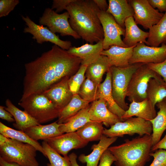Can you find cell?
I'll list each match as a JSON object with an SVG mask.
<instances>
[{
  "label": "cell",
  "mask_w": 166,
  "mask_h": 166,
  "mask_svg": "<svg viewBox=\"0 0 166 166\" xmlns=\"http://www.w3.org/2000/svg\"><path fill=\"white\" fill-rule=\"evenodd\" d=\"M89 113L90 121L102 122L107 127L124 121L109 110L106 101L101 98L92 102Z\"/></svg>",
  "instance_id": "cell-16"
},
{
  "label": "cell",
  "mask_w": 166,
  "mask_h": 166,
  "mask_svg": "<svg viewBox=\"0 0 166 166\" xmlns=\"http://www.w3.org/2000/svg\"><path fill=\"white\" fill-rule=\"evenodd\" d=\"M0 166H20L18 164L14 163L7 162L0 157Z\"/></svg>",
  "instance_id": "cell-47"
},
{
  "label": "cell",
  "mask_w": 166,
  "mask_h": 166,
  "mask_svg": "<svg viewBox=\"0 0 166 166\" xmlns=\"http://www.w3.org/2000/svg\"><path fill=\"white\" fill-rule=\"evenodd\" d=\"M27 26L24 29V32L28 33L33 36L32 38L36 40L38 44L49 42L56 45L61 49L68 50L72 47L70 41L61 40L59 36L51 32L47 27L36 24L28 16H22Z\"/></svg>",
  "instance_id": "cell-12"
},
{
  "label": "cell",
  "mask_w": 166,
  "mask_h": 166,
  "mask_svg": "<svg viewBox=\"0 0 166 166\" xmlns=\"http://www.w3.org/2000/svg\"><path fill=\"white\" fill-rule=\"evenodd\" d=\"M152 127L150 121L138 117H131L124 121L119 122L105 128L103 135L109 137H123L124 135L133 136L135 134L142 136L152 135Z\"/></svg>",
  "instance_id": "cell-8"
},
{
  "label": "cell",
  "mask_w": 166,
  "mask_h": 166,
  "mask_svg": "<svg viewBox=\"0 0 166 166\" xmlns=\"http://www.w3.org/2000/svg\"><path fill=\"white\" fill-rule=\"evenodd\" d=\"M8 138L6 137L2 134H0V145L5 143L7 140Z\"/></svg>",
  "instance_id": "cell-48"
},
{
  "label": "cell",
  "mask_w": 166,
  "mask_h": 166,
  "mask_svg": "<svg viewBox=\"0 0 166 166\" xmlns=\"http://www.w3.org/2000/svg\"><path fill=\"white\" fill-rule=\"evenodd\" d=\"M111 67L108 57L101 55L88 66L85 75L86 78L90 79L98 86L101 83L104 73L107 72Z\"/></svg>",
  "instance_id": "cell-27"
},
{
  "label": "cell",
  "mask_w": 166,
  "mask_h": 166,
  "mask_svg": "<svg viewBox=\"0 0 166 166\" xmlns=\"http://www.w3.org/2000/svg\"><path fill=\"white\" fill-rule=\"evenodd\" d=\"M0 133L6 137L23 143L30 144L46 157L42 146L38 141L28 136L23 131L13 129L0 122Z\"/></svg>",
  "instance_id": "cell-32"
},
{
  "label": "cell",
  "mask_w": 166,
  "mask_h": 166,
  "mask_svg": "<svg viewBox=\"0 0 166 166\" xmlns=\"http://www.w3.org/2000/svg\"><path fill=\"white\" fill-rule=\"evenodd\" d=\"M93 1L100 10L106 11L109 4L106 0H93Z\"/></svg>",
  "instance_id": "cell-45"
},
{
  "label": "cell",
  "mask_w": 166,
  "mask_h": 166,
  "mask_svg": "<svg viewBox=\"0 0 166 166\" xmlns=\"http://www.w3.org/2000/svg\"><path fill=\"white\" fill-rule=\"evenodd\" d=\"M104 129L102 123L90 121L76 132L82 140L89 142L100 140L103 135Z\"/></svg>",
  "instance_id": "cell-30"
},
{
  "label": "cell",
  "mask_w": 166,
  "mask_h": 166,
  "mask_svg": "<svg viewBox=\"0 0 166 166\" xmlns=\"http://www.w3.org/2000/svg\"><path fill=\"white\" fill-rule=\"evenodd\" d=\"M78 94L83 100L92 102L99 99L98 86L90 79L86 78L80 89Z\"/></svg>",
  "instance_id": "cell-34"
},
{
  "label": "cell",
  "mask_w": 166,
  "mask_h": 166,
  "mask_svg": "<svg viewBox=\"0 0 166 166\" xmlns=\"http://www.w3.org/2000/svg\"><path fill=\"white\" fill-rule=\"evenodd\" d=\"M70 18L67 11L58 14L51 8L45 9L42 16L40 18V25L47 26L53 33H57L62 36H70L74 39H80L81 37L72 29L69 20Z\"/></svg>",
  "instance_id": "cell-9"
},
{
  "label": "cell",
  "mask_w": 166,
  "mask_h": 166,
  "mask_svg": "<svg viewBox=\"0 0 166 166\" xmlns=\"http://www.w3.org/2000/svg\"><path fill=\"white\" fill-rule=\"evenodd\" d=\"M166 60V44L160 47L148 46L142 42L138 43L134 48L129 64L159 63Z\"/></svg>",
  "instance_id": "cell-13"
},
{
  "label": "cell",
  "mask_w": 166,
  "mask_h": 166,
  "mask_svg": "<svg viewBox=\"0 0 166 166\" xmlns=\"http://www.w3.org/2000/svg\"><path fill=\"white\" fill-rule=\"evenodd\" d=\"M153 8H157L159 12H166V0H148Z\"/></svg>",
  "instance_id": "cell-42"
},
{
  "label": "cell",
  "mask_w": 166,
  "mask_h": 166,
  "mask_svg": "<svg viewBox=\"0 0 166 166\" xmlns=\"http://www.w3.org/2000/svg\"><path fill=\"white\" fill-rule=\"evenodd\" d=\"M124 141L108 149L116 159V166H144L150 160L152 135L126 139Z\"/></svg>",
  "instance_id": "cell-3"
},
{
  "label": "cell",
  "mask_w": 166,
  "mask_h": 166,
  "mask_svg": "<svg viewBox=\"0 0 166 166\" xmlns=\"http://www.w3.org/2000/svg\"><path fill=\"white\" fill-rule=\"evenodd\" d=\"M156 115L155 108L146 98L141 101H133L131 102L128 109L122 117L121 119L124 121L128 118L136 116L150 121L154 119Z\"/></svg>",
  "instance_id": "cell-18"
},
{
  "label": "cell",
  "mask_w": 166,
  "mask_h": 166,
  "mask_svg": "<svg viewBox=\"0 0 166 166\" xmlns=\"http://www.w3.org/2000/svg\"><path fill=\"white\" fill-rule=\"evenodd\" d=\"M98 16L104 32L103 50H107L112 45L127 47L121 37V35L124 36L125 29L116 22L113 16L106 11L100 10Z\"/></svg>",
  "instance_id": "cell-10"
},
{
  "label": "cell",
  "mask_w": 166,
  "mask_h": 166,
  "mask_svg": "<svg viewBox=\"0 0 166 166\" xmlns=\"http://www.w3.org/2000/svg\"><path fill=\"white\" fill-rule=\"evenodd\" d=\"M73 0H53L51 9H56V12L58 13L65 10Z\"/></svg>",
  "instance_id": "cell-41"
},
{
  "label": "cell",
  "mask_w": 166,
  "mask_h": 166,
  "mask_svg": "<svg viewBox=\"0 0 166 166\" xmlns=\"http://www.w3.org/2000/svg\"><path fill=\"white\" fill-rule=\"evenodd\" d=\"M125 34L123 41L127 47L142 42L147 45L146 39L149 33L140 29L135 22L133 17L127 18L124 22Z\"/></svg>",
  "instance_id": "cell-21"
},
{
  "label": "cell",
  "mask_w": 166,
  "mask_h": 166,
  "mask_svg": "<svg viewBox=\"0 0 166 166\" xmlns=\"http://www.w3.org/2000/svg\"><path fill=\"white\" fill-rule=\"evenodd\" d=\"M103 50V41H101L94 44L86 43L80 47L72 46L67 51L79 58L81 64L88 66L100 57Z\"/></svg>",
  "instance_id": "cell-17"
},
{
  "label": "cell",
  "mask_w": 166,
  "mask_h": 166,
  "mask_svg": "<svg viewBox=\"0 0 166 166\" xmlns=\"http://www.w3.org/2000/svg\"><path fill=\"white\" fill-rule=\"evenodd\" d=\"M156 105L159 111L156 117L150 121L152 127V146L160 140L163 134L166 130V102L163 100L157 103Z\"/></svg>",
  "instance_id": "cell-26"
},
{
  "label": "cell",
  "mask_w": 166,
  "mask_h": 166,
  "mask_svg": "<svg viewBox=\"0 0 166 166\" xmlns=\"http://www.w3.org/2000/svg\"><path fill=\"white\" fill-rule=\"evenodd\" d=\"M19 2L18 0H0V17L7 16Z\"/></svg>",
  "instance_id": "cell-38"
},
{
  "label": "cell",
  "mask_w": 166,
  "mask_h": 166,
  "mask_svg": "<svg viewBox=\"0 0 166 166\" xmlns=\"http://www.w3.org/2000/svg\"><path fill=\"white\" fill-rule=\"evenodd\" d=\"M81 64L79 58L54 45L40 56L25 64L20 100L42 93L64 77H71L78 70Z\"/></svg>",
  "instance_id": "cell-1"
},
{
  "label": "cell",
  "mask_w": 166,
  "mask_h": 166,
  "mask_svg": "<svg viewBox=\"0 0 166 166\" xmlns=\"http://www.w3.org/2000/svg\"><path fill=\"white\" fill-rule=\"evenodd\" d=\"M5 109L10 113L14 119L15 123L13 126L18 130L22 131L29 127L40 124L27 112L16 107L9 99L5 101Z\"/></svg>",
  "instance_id": "cell-24"
},
{
  "label": "cell",
  "mask_w": 166,
  "mask_h": 166,
  "mask_svg": "<svg viewBox=\"0 0 166 166\" xmlns=\"http://www.w3.org/2000/svg\"><path fill=\"white\" fill-rule=\"evenodd\" d=\"M164 100L166 102V97Z\"/></svg>",
  "instance_id": "cell-49"
},
{
  "label": "cell",
  "mask_w": 166,
  "mask_h": 166,
  "mask_svg": "<svg viewBox=\"0 0 166 166\" xmlns=\"http://www.w3.org/2000/svg\"><path fill=\"white\" fill-rule=\"evenodd\" d=\"M117 139V137H109L103 135L99 142L92 146V152L87 155L83 154L80 155L78 160L82 163H86V166H97L103 154Z\"/></svg>",
  "instance_id": "cell-20"
},
{
  "label": "cell",
  "mask_w": 166,
  "mask_h": 166,
  "mask_svg": "<svg viewBox=\"0 0 166 166\" xmlns=\"http://www.w3.org/2000/svg\"><path fill=\"white\" fill-rule=\"evenodd\" d=\"M69 77H64L42 93L60 111L69 103L73 95L68 83Z\"/></svg>",
  "instance_id": "cell-15"
},
{
  "label": "cell",
  "mask_w": 166,
  "mask_h": 166,
  "mask_svg": "<svg viewBox=\"0 0 166 166\" xmlns=\"http://www.w3.org/2000/svg\"><path fill=\"white\" fill-rule=\"evenodd\" d=\"M72 29L87 42L103 41L104 32L98 16L100 10L93 0H73L66 9Z\"/></svg>",
  "instance_id": "cell-2"
},
{
  "label": "cell",
  "mask_w": 166,
  "mask_h": 166,
  "mask_svg": "<svg viewBox=\"0 0 166 166\" xmlns=\"http://www.w3.org/2000/svg\"><path fill=\"white\" fill-rule=\"evenodd\" d=\"M162 149L166 150V133L164 137L156 145L152 146L151 152H154L159 149Z\"/></svg>",
  "instance_id": "cell-44"
},
{
  "label": "cell",
  "mask_w": 166,
  "mask_h": 166,
  "mask_svg": "<svg viewBox=\"0 0 166 166\" xmlns=\"http://www.w3.org/2000/svg\"><path fill=\"white\" fill-rule=\"evenodd\" d=\"M77 156L74 153L72 152L68 156L70 166H79L77 161Z\"/></svg>",
  "instance_id": "cell-46"
},
{
  "label": "cell",
  "mask_w": 166,
  "mask_h": 166,
  "mask_svg": "<svg viewBox=\"0 0 166 166\" xmlns=\"http://www.w3.org/2000/svg\"><path fill=\"white\" fill-rule=\"evenodd\" d=\"M136 45L128 47L112 45L108 49L103 50L101 55L108 57L111 66L127 67L129 65V60L132 55L133 48Z\"/></svg>",
  "instance_id": "cell-19"
},
{
  "label": "cell",
  "mask_w": 166,
  "mask_h": 166,
  "mask_svg": "<svg viewBox=\"0 0 166 166\" xmlns=\"http://www.w3.org/2000/svg\"><path fill=\"white\" fill-rule=\"evenodd\" d=\"M45 141L54 150L67 159V154L69 151L83 148L89 143L82 140L76 132L62 134Z\"/></svg>",
  "instance_id": "cell-14"
},
{
  "label": "cell",
  "mask_w": 166,
  "mask_h": 166,
  "mask_svg": "<svg viewBox=\"0 0 166 166\" xmlns=\"http://www.w3.org/2000/svg\"><path fill=\"white\" fill-rule=\"evenodd\" d=\"M151 78L164 83L162 77L146 64L141 65L132 75L128 85L127 97L130 102H140L146 98L148 83Z\"/></svg>",
  "instance_id": "cell-7"
},
{
  "label": "cell",
  "mask_w": 166,
  "mask_h": 166,
  "mask_svg": "<svg viewBox=\"0 0 166 166\" xmlns=\"http://www.w3.org/2000/svg\"><path fill=\"white\" fill-rule=\"evenodd\" d=\"M147 45L158 47L166 43V12L162 18L149 29Z\"/></svg>",
  "instance_id": "cell-31"
},
{
  "label": "cell",
  "mask_w": 166,
  "mask_h": 166,
  "mask_svg": "<svg viewBox=\"0 0 166 166\" xmlns=\"http://www.w3.org/2000/svg\"><path fill=\"white\" fill-rule=\"evenodd\" d=\"M11 113L6 110L5 107L0 106V118L5 120L9 122H12L15 121V120Z\"/></svg>",
  "instance_id": "cell-43"
},
{
  "label": "cell",
  "mask_w": 166,
  "mask_h": 166,
  "mask_svg": "<svg viewBox=\"0 0 166 166\" xmlns=\"http://www.w3.org/2000/svg\"><path fill=\"white\" fill-rule=\"evenodd\" d=\"M146 95V98L155 107L157 103L166 97V88L164 83L156 79H151L148 83Z\"/></svg>",
  "instance_id": "cell-33"
},
{
  "label": "cell",
  "mask_w": 166,
  "mask_h": 166,
  "mask_svg": "<svg viewBox=\"0 0 166 166\" xmlns=\"http://www.w3.org/2000/svg\"><path fill=\"white\" fill-rule=\"evenodd\" d=\"M88 66L81 65L77 72L68 81L69 89L73 95L78 94L80 89L85 79V73Z\"/></svg>",
  "instance_id": "cell-36"
},
{
  "label": "cell",
  "mask_w": 166,
  "mask_h": 166,
  "mask_svg": "<svg viewBox=\"0 0 166 166\" xmlns=\"http://www.w3.org/2000/svg\"><path fill=\"white\" fill-rule=\"evenodd\" d=\"M89 103L78 94L73 95L69 103L60 112L57 123L59 124L65 123L80 110L89 106Z\"/></svg>",
  "instance_id": "cell-28"
},
{
  "label": "cell",
  "mask_w": 166,
  "mask_h": 166,
  "mask_svg": "<svg viewBox=\"0 0 166 166\" xmlns=\"http://www.w3.org/2000/svg\"><path fill=\"white\" fill-rule=\"evenodd\" d=\"M128 2L133 9L135 22L145 29H149L156 24L164 15L153 8L148 0H129Z\"/></svg>",
  "instance_id": "cell-11"
},
{
  "label": "cell",
  "mask_w": 166,
  "mask_h": 166,
  "mask_svg": "<svg viewBox=\"0 0 166 166\" xmlns=\"http://www.w3.org/2000/svg\"><path fill=\"white\" fill-rule=\"evenodd\" d=\"M37 150L32 145L8 138L0 145V157L9 163L20 166H39Z\"/></svg>",
  "instance_id": "cell-4"
},
{
  "label": "cell",
  "mask_w": 166,
  "mask_h": 166,
  "mask_svg": "<svg viewBox=\"0 0 166 166\" xmlns=\"http://www.w3.org/2000/svg\"><path fill=\"white\" fill-rule=\"evenodd\" d=\"M143 64H129L124 67L112 66L110 68L113 97L118 105L125 111L129 108L125 98L129 82L134 73Z\"/></svg>",
  "instance_id": "cell-6"
},
{
  "label": "cell",
  "mask_w": 166,
  "mask_h": 166,
  "mask_svg": "<svg viewBox=\"0 0 166 166\" xmlns=\"http://www.w3.org/2000/svg\"><path fill=\"white\" fill-rule=\"evenodd\" d=\"M42 145L46 157L50 162L47 164V166H70L69 160L61 156L50 147L46 141L43 140Z\"/></svg>",
  "instance_id": "cell-35"
},
{
  "label": "cell",
  "mask_w": 166,
  "mask_h": 166,
  "mask_svg": "<svg viewBox=\"0 0 166 166\" xmlns=\"http://www.w3.org/2000/svg\"><path fill=\"white\" fill-rule=\"evenodd\" d=\"M109 6L106 12L111 14L116 22L125 29L126 19L134 14L133 9L127 0H109Z\"/></svg>",
  "instance_id": "cell-23"
},
{
  "label": "cell",
  "mask_w": 166,
  "mask_h": 166,
  "mask_svg": "<svg viewBox=\"0 0 166 166\" xmlns=\"http://www.w3.org/2000/svg\"><path fill=\"white\" fill-rule=\"evenodd\" d=\"M98 94L99 99H104L106 101L109 110L122 119L121 117L125 111L118 105L113 97L110 69L107 72L104 81L98 86Z\"/></svg>",
  "instance_id": "cell-22"
},
{
  "label": "cell",
  "mask_w": 166,
  "mask_h": 166,
  "mask_svg": "<svg viewBox=\"0 0 166 166\" xmlns=\"http://www.w3.org/2000/svg\"><path fill=\"white\" fill-rule=\"evenodd\" d=\"M150 156L153 158V160L149 166H166V150L159 149L151 152Z\"/></svg>",
  "instance_id": "cell-37"
},
{
  "label": "cell",
  "mask_w": 166,
  "mask_h": 166,
  "mask_svg": "<svg viewBox=\"0 0 166 166\" xmlns=\"http://www.w3.org/2000/svg\"><path fill=\"white\" fill-rule=\"evenodd\" d=\"M90 106L80 110L65 123L60 124L59 127L60 132L62 134L75 132L90 121L89 113Z\"/></svg>",
  "instance_id": "cell-29"
},
{
  "label": "cell",
  "mask_w": 166,
  "mask_h": 166,
  "mask_svg": "<svg viewBox=\"0 0 166 166\" xmlns=\"http://www.w3.org/2000/svg\"><path fill=\"white\" fill-rule=\"evenodd\" d=\"M60 125L56 121L46 125L33 126L26 128L23 132L35 140H45L62 134L59 129Z\"/></svg>",
  "instance_id": "cell-25"
},
{
  "label": "cell",
  "mask_w": 166,
  "mask_h": 166,
  "mask_svg": "<svg viewBox=\"0 0 166 166\" xmlns=\"http://www.w3.org/2000/svg\"><path fill=\"white\" fill-rule=\"evenodd\" d=\"M116 160L115 158L107 149L104 152L101 157L98 166H111Z\"/></svg>",
  "instance_id": "cell-40"
},
{
  "label": "cell",
  "mask_w": 166,
  "mask_h": 166,
  "mask_svg": "<svg viewBox=\"0 0 166 166\" xmlns=\"http://www.w3.org/2000/svg\"><path fill=\"white\" fill-rule=\"evenodd\" d=\"M146 64L150 69L163 78L164 86L166 88V60L159 63H149Z\"/></svg>",
  "instance_id": "cell-39"
},
{
  "label": "cell",
  "mask_w": 166,
  "mask_h": 166,
  "mask_svg": "<svg viewBox=\"0 0 166 166\" xmlns=\"http://www.w3.org/2000/svg\"><path fill=\"white\" fill-rule=\"evenodd\" d=\"M18 104L40 124L58 117L60 112L43 93L33 94L20 100Z\"/></svg>",
  "instance_id": "cell-5"
}]
</instances>
